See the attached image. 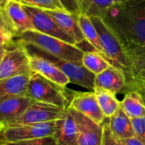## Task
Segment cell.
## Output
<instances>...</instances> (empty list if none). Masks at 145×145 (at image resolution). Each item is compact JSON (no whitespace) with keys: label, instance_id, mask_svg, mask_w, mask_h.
I'll list each match as a JSON object with an SVG mask.
<instances>
[{"label":"cell","instance_id":"83f0119b","mask_svg":"<svg viewBox=\"0 0 145 145\" xmlns=\"http://www.w3.org/2000/svg\"><path fill=\"white\" fill-rule=\"evenodd\" d=\"M126 85L123 89V91H135L138 93L140 94V96L143 98L144 101L145 102V82L137 80V79H133V78H128L126 77Z\"/></svg>","mask_w":145,"mask_h":145},{"label":"cell","instance_id":"1f68e13d","mask_svg":"<svg viewBox=\"0 0 145 145\" xmlns=\"http://www.w3.org/2000/svg\"><path fill=\"white\" fill-rule=\"evenodd\" d=\"M132 124L135 134L145 140V116L132 119Z\"/></svg>","mask_w":145,"mask_h":145},{"label":"cell","instance_id":"d4e9b609","mask_svg":"<svg viewBox=\"0 0 145 145\" xmlns=\"http://www.w3.org/2000/svg\"><path fill=\"white\" fill-rule=\"evenodd\" d=\"M82 64L94 75H99L111 65V63L103 54L95 50L84 51Z\"/></svg>","mask_w":145,"mask_h":145},{"label":"cell","instance_id":"6da1fadb","mask_svg":"<svg viewBox=\"0 0 145 145\" xmlns=\"http://www.w3.org/2000/svg\"><path fill=\"white\" fill-rule=\"evenodd\" d=\"M102 19L124 48L145 46V0H122L110 7Z\"/></svg>","mask_w":145,"mask_h":145},{"label":"cell","instance_id":"ffe728a7","mask_svg":"<svg viewBox=\"0 0 145 145\" xmlns=\"http://www.w3.org/2000/svg\"><path fill=\"white\" fill-rule=\"evenodd\" d=\"M108 126L111 133L119 139H127L135 136L132 120L126 115L121 108L110 118H107Z\"/></svg>","mask_w":145,"mask_h":145},{"label":"cell","instance_id":"ac0fdd59","mask_svg":"<svg viewBox=\"0 0 145 145\" xmlns=\"http://www.w3.org/2000/svg\"><path fill=\"white\" fill-rule=\"evenodd\" d=\"M125 52L128 60L126 77L145 82V46L125 48Z\"/></svg>","mask_w":145,"mask_h":145},{"label":"cell","instance_id":"9c48e42d","mask_svg":"<svg viewBox=\"0 0 145 145\" xmlns=\"http://www.w3.org/2000/svg\"><path fill=\"white\" fill-rule=\"evenodd\" d=\"M23 5L31 20L33 30L57 37L68 43L76 45L75 41L59 27V25L45 10L29 5Z\"/></svg>","mask_w":145,"mask_h":145},{"label":"cell","instance_id":"5bb4252c","mask_svg":"<svg viewBox=\"0 0 145 145\" xmlns=\"http://www.w3.org/2000/svg\"><path fill=\"white\" fill-rule=\"evenodd\" d=\"M4 11L16 37L26 31L33 30L31 18L25 9L24 5L19 1L8 0L4 8Z\"/></svg>","mask_w":145,"mask_h":145},{"label":"cell","instance_id":"d6986e66","mask_svg":"<svg viewBox=\"0 0 145 145\" xmlns=\"http://www.w3.org/2000/svg\"><path fill=\"white\" fill-rule=\"evenodd\" d=\"M30 75H21L10 78L1 79L0 102L13 97L26 95V89Z\"/></svg>","mask_w":145,"mask_h":145},{"label":"cell","instance_id":"44dd1931","mask_svg":"<svg viewBox=\"0 0 145 145\" xmlns=\"http://www.w3.org/2000/svg\"><path fill=\"white\" fill-rule=\"evenodd\" d=\"M121 108L132 120L145 116V102L135 91H127L121 101Z\"/></svg>","mask_w":145,"mask_h":145},{"label":"cell","instance_id":"f1b7e54d","mask_svg":"<svg viewBox=\"0 0 145 145\" xmlns=\"http://www.w3.org/2000/svg\"><path fill=\"white\" fill-rule=\"evenodd\" d=\"M5 144L6 145H57V142L54 136H50V137H45L41 138L24 140V141L13 142V143H5Z\"/></svg>","mask_w":145,"mask_h":145},{"label":"cell","instance_id":"3957f363","mask_svg":"<svg viewBox=\"0 0 145 145\" xmlns=\"http://www.w3.org/2000/svg\"><path fill=\"white\" fill-rule=\"evenodd\" d=\"M72 91L58 85L41 75L31 72L29 77L26 96L33 101L51 104L67 109L71 103Z\"/></svg>","mask_w":145,"mask_h":145},{"label":"cell","instance_id":"d590c367","mask_svg":"<svg viewBox=\"0 0 145 145\" xmlns=\"http://www.w3.org/2000/svg\"><path fill=\"white\" fill-rule=\"evenodd\" d=\"M8 0H0V8L2 9H4L6 4L8 3Z\"/></svg>","mask_w":145,"mask_h":145},{"label":"cell","instance_id":"ba28073f","mask_svg":"<svg viewBox=\"0 0 145 145\" xmlns=\"http://www.w3.org/2000/svg\"><path fill=\"white\" fill-rule=\"evenodd\" d=\"M66 110L67 109H63L51 104L33 101L14 125L36 124L57 121L65 116Z\"/></svg>","mask_w":145,"mask_h":145},{"label":"cell","instance_id":"8fae6325","mask_svg":"<svg viewBox=\"0 0 145 145\" xmlns=\"http://www.w3.org/2000/svg\"><path fill=\"white\" fill-rule=\"evenodd\" d=\"M69 108L78 127L77 145H103L104 123H97L83 114Z\"/></svg>","mask_w":145,"mask_h":145},{"label":"cell","instance_id":"8d00e7d4","mask_svg":"<svg viewBox=\"0 0 145 145\" xmlns=\"http://www.w3.org/2000/svg\"><path fill=\"white\" fill-rule=\"evenodd\" d=\"M3 144H5V143H4V142H3V140H2V139L0 138V145Z\"/></svg>","mask_w":145,"mask_h":145},{"label":"cell","instance_id":"7a4b0ae2","mask_svg":"<svg viewBox=\"0 0 145 145\" xmlns=\"http://www.w3.org/2000/svg\"><path fill=\"white\" fill-rule=\"evenodd\" d=\"M14 40L26 46L33 47L57 59L82 63L84 50L76 45L68 43L57 37L38 32L26 31L14 37Z\"/></svg>","mask_w":145,"mask_h":145},{"label":"cell","instance_id":"52a82bcc","mask_svg":"<svg viewBox=\"0 0 145 145\" xmlns=\"http://www.w3.org/2000/svg\"><path fill=\"white\" fill-rule=\"evenodd\" d=\"M29 47H31V46H29ZM31 48L34 51H36L37 54H39L40 55L48 59L52 63H54L56 66H58L65 74V76L69 78L70 82L82 86L88 90L93 91V89L95 88L96 75H94L91 71H89L82 63L59 59L52 55L45 54L33 47H31Z\"/></svg>","mask_w":145,"mask_h":145},{"label":"cell","instance_id":"836d02e7","mask_svg":"<svg viewBox=\"0 0 145 145\" xmlns=\"http://www.w3.org/2000/svg\"><path fill=\"white\" fill-rule=\"evenodd\" d=\"M14 38H11V37H5V36H0V48L12 43L14 42Z\"/></svg>","mask_w":145,"mask_h":145},{"label":"cell","instance_id":"e575fe53","mask_svg":"<svg viewBox=\"0 0 145 145\" xmlns=\"http://www.w3.org/2000/svg\"><path fill=\"white\" fill-rule=\"evenodd\" d=\"M7 46H8V45L3 46V47L0 48V62H1V60H2V59H3V57L5 52H6V50H7Z\"/></svg>","mask_w":145,"mask_h":145},{"label":"cell","instance_id":"484cf974","mask_svg":"<svg viewBox=\"0 0 145 145\" xmlns=\"http://www.w3.org/2000/svg\"><path fill=\"white\" fill-rule=\"evenodd\" d=\"M22 4L43 10H65L59 0H17Z\"/></svg>","mask_w":145,"mask_h":145},{"label":"cell","instance_id":"5b68a950","mask_svg":"<svg viewBox=\"0 0 145 145\" xmlns=\"http://www.w3.org/2000/svg\"><path fill=\"white\" fill-rule=\"evenodd\" d=\"M31 73L30 54L27 48L14 40L7 46V50L0 62V80Z\"/></svg>","mask_w":145,"mask_h":145},{"label":"cell","instance_id":"277c9868","mask_svg":"<svg viewBox=\"0 0 145 145\" xmlns=\"http://www.w3.org/2000/svg\"><path fill=\"white\" fill-rule=\"evenodd\" d=\"M90 19L98 31L103 55L112 65L126 71L128 69V60L123 44L118 36L105 24L101 17L91 16Z\"/></svg>","mask_w":145,"mask_h":145},{"label":"cell","instance_id":"4316f807","mask_svg":"<svg viewBox=\"0 0 145 145\" xmlns=\"http://www.w3.org/2000/svg\"><path fill=\"white\" fill-rule=\"evenodd\" d=\"M0 36H5L11 38H14L16 34L10 25L4 9L0 8Z\"/></svg>","mask_w":145,"mask_h":145},{"label":"cell","instance_id":"f546056e","mask_svg":"<svg viewBox=\"0 0 145 145\" xmlns=\"http://www.w3.org/2000/svg\"><path fill=\"white\" fill-rule=\"evenodd\" d=\"M107 119V118H106ZM104 121V134H103V145H125L122 141L117 138L110 131L107 121Z\"/></svg>","mask_w":145,"mask_h":145},{"label":"cell","instance_id":"8992f818","mask_svg":"<svg viewBox=\"0 0 145 145\" xmlns=\"http://www.w3.org/2000/svg\"><path fill=\"white\" fill-rule=\"evenodd\" d=\"M56 130V121L36 123L13 125L3 128L0 138L4 143H13L54 136Z\"/></svg>","mask_w":145,"mask_h":145},{"label":"cell","instance_id":"7402d4cb","mask_svg":"<svg viewBox=\"0 0 145 145\" xmlns=\"http://www.w3.org/2000/svg\"><path fill=\"white\" fill-rule=\"evenodd\" d=\"M93 93L98 100L99 105L106 118H110L121 108V101L116 98V94L108 90L95 88Z\"/></svg>","mask_w":145,"mask_h":145},{"label":"cell","instance_id":"4dcf8cb0","mask_svg":"<svg viewBox=\"0 0 145 145\" xmlns=\"http://www.w3.org/2000/svg\"><path fill=\"white\" fill-rule=\"evenodd\" d=\"M59 2L65 11L74 15H78L82 14L78 0H59Z\"/></svg>","mask_w":145,"mask_h":145},{"label":"cell","instance_id":"2e32d148","mask_svg":"<svg viewBox=\"0 0 145 145\" xmlns=\"http://www.w3.org/2000/svg\"><path fill=\"white\" fill-rule=\"evenodd\" d=\"M126 81L127 79L123 70L111 65L105 71L96 75L95 88H103L117 94L123 91Z\"/></svg>","mask_w":145,"mask_h":145},{"label":"cell","instance_id":"4fadbf2b","mask_svg":"<svg viewBox=\"0 0 145 145\" xmlns=\"http://www.w3.org/2000/svg\"><path fill=\"white\" fill-rule=\"evenodd\" d=\"M33 102L26 95L17 96L0 102V126L2 130L14 125Z\"/></svg>","mask_w":145,"mask_h":145},{"label":"cell","instance_id":"30bf717a","mask_svg":"<svg viewBox=\"0 0 145 145\" xmlns=\"http://www.w3.org/2000/svg\"><path fill=\"white\" fill-rule=\"evenodd\" d=\"M24 46L27 48L30 54V67L31 72L37 73L62 87H66V85L70 83L69 78L58 66L48 59L37 54L31 47Z\"/></svg>","mask_w":145,"mask_h":145},{"label":"cell","instance_id":"f35d334b","mask_svg":"<svg viewBox=\"0 0 145 145\" xmlns=\"http://www.w3.org/2000/svg\"><path fill=\"white\" fill-rule=\"evenodd\" d=\"M1 145H6V144H1Z\"/></svg>","mask_w":145,"mask_h":145},{"label":"cell","instance_id":"9a60e30c","mask_svg":"<svg viewBox=\"0 0 145 145\" xmlns=\"http://www.w3.org/2000/svg\"><path fill=\"white\" fill-rule=\"evenodd\" d=\"M78 127L70 108H67L64 117L56 121V130L54 137L57 145H77Z\"/></svg>","mask_w":145,"mask_h":145},{"label":"cell","instance_id":"7c38bea8","mask_svg":"<svg viewBox=\"0 0 145 145\" xmlns=\"http://www.w3.org/2000/svg\"><path fill=\"white\" fill-rule=\"evenodd\" d=\"M69 107L99 124L104 123L106 119L99 105L93 91L84 93L72 91Z\"/></svg>","mask_w":145,"mask_h":145},{"label":"cell","instance_id":"cb8c5ba5","mask_svg":"<svg viewBox=\"0 0 145 145\" xmlns=\"http://www.w3.org/2000/svg\"><path fill=\"white\" fill-rule=\"evenodd\" d=\"M77 23L85 37L86 42H88L89 45L93 48V49L103 54V50L101 48L98 31L94 25L93 24L90 17L86 14H80L77 15Z\"/></svg>","mask_w":145,"mask_h":145},{"label":"cell","instance_id":"d6a6232c","mask_svg":"<svg viewBox=\"0 0 145 145\" xmlns=\"http://www.w3.org/2000/svg\"><path fill=\"white\" fill-rule=\"evenodd\" d=\"M121 141L125 145H145L144 139L137 135L127 139H122Z\"/></svg>","mask_w":145,"mask_h":145},{"label":"cell","instance_id":"e0dca14e","mask_svg":"<svg viewBox=\"0 0 145 145\" xmlns=\"http://www.w3.org/2000/svg\"><path fill=\"white\" fill-rule=\"evenodd\" d=\"M76 42V46L86 42L85 37L77 23V15H74L65 10H45Z\"/></svg>","mask_w":145,"mask_h":145},{"label":"cell","instance_id":"74e56055","mask_svg":"<svg viewBox=\"0 0 145 145\" xmlns=\"http://www.w3.org/2000/svg\"><path fill=\"white\" fill-rule=\"evenodd\" d=\"M1 131H2V127H1V126H0V133H1Z\"/></svg>","mask_w":145,"mask_h":145},{"label":"cell","instance_id":"603a6c76","mask_svg":"<svg viewBox=\"0 0 145 145\" xmlns=\"http://www.w3.org/2000/svg\"><path fill=\"white\" fill-rule=\"evenodd\" d=\"M122 0H78L81 12L89 17L104 18L108 10L114 4Z\"/></svg>","mask_w":145,"mask_h":145}]
</instances>
